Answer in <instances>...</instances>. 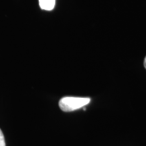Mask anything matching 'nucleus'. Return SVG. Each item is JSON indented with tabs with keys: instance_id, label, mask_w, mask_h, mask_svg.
Segmentation results:
<instances>
[{
	"instance_id": "1",
	"label": "nucleus",
	"mask_w": 146,
	"mask_h": 146,
	"mask_svg": "<svg viewBox=\"0 0 146 146\" xmlns=\"http://www.w3.org/2000/svg\"><path fill=\"white\" fill-rule=\"evenodd\" d=\"M91 99L89 98L64 97L60 100L59 106L64 112H72L89 104Z\"/></svg>"
},
{
	"instance_id": "2",
	"label": "nucleus",
	"mask_w": 146,
	"mask_h": 146,
	"mask_svg": "<svg viewBox=\"0 0 146 146\" xmlns=\"http://www.w3.org/2000/svg\"><path fill=\"white\" fill-rule=\"evenodd\" d=\"M39 3L42 10L51 11L54 8L56 0H39Z\"/></svg>"
},
{
	"instance_id": "3",
	"label": "nucleus",
	"mask_w": 146,
	"mask_h": 146,
	"mask_svg": "<svg viewBox=\"0 0 146 146\" xmlns=\"http://www.w3.org/2000/svg\"><path fill=\"white\" fill-rule=\"evenodd\" d=\"M0 146H5L4 136H3V134L1 129H0Z\"/></svg>"
},
{
	"instance_id": "4",
	"label": "nucleus",
	"mask_w": 146,
	"mask_h": 146,
	"mask_svg": "<svg viewBox=\"0 0 146 146\" xmlns=\"http://www.w3.org/2000/svg\"><path fill=\"white\" fill-rule=\"evenodd\" d=\"M143 64H144V67H145V69H146V57L145 58V60H144V62H143Z\"/></svg>"
}]
</instances>
